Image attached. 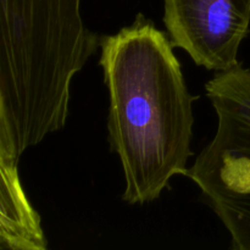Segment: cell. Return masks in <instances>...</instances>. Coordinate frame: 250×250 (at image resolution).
Wrapping results in <instances>:
<instances>
[{
  "mask_svg": "<svg viewBox=\"0 0 250 250\" xmlns=\"http://www.w3.org/2000/svg\"><path fill=\"white\" fill-rule=\"evenodd\" d=\"M164 23L173 46L198 66L224 72L238 65L250 24V0H164Z\"/></svg>",
  "mask_w": 250,
  "mask_h": 250,
  "instance_id": "3",
  "label": "cell"
},
{
  "mask_svg": "<svg viewBox=\"0 0 250 250\" xmlns=\"http://www.w3.org/2000/svg\"><path fill=\"white\" fill-rule=\"evenodd\" d=\"M0 250H49L46 244H38L33 242L20 239L0 238Z\"/></svg>",
  "mask_w": 250,
  "mask_h": 250,
  "instance_id": "5",
  "label": "cell"
},
{
  "mask_svg": "<svg viewBox=\"0 0 250 250\" xmlns=\"http://www.w3.org/2000/svg\"><path fill=\"white\" fill-rule=\"evenodd\" d=\"M205 90L217 129L186 176L227 229L232 249L250 250V70L238 63L216 72Z\"/></svg>",
  "mask_w": 250,
  "mask_h": 250,
  "instance_id": "2",
  "label": "cell"
},
{
  "mask_svg": "<svg viewBox=\"0 0 250 250\" xmlns=\"http://www.w3.org/2000/svg\"><path fill=\"white\" fill-rule=\"evenodd\" d=\"M0 238L20 239L38 244H46L41 227V219L31 207L22 189L17 167L0 166Z\"/></svg>",
  "mask_w": 250,
  "mask_h": 250,
  "instance_id": "4",
  "label": "cell"
},
{
  "mask_svg": "<svg viewBox=\"0 0 250 250\" xmlns=\"http://www.w3.org/2000/svg\"><path fill=\"white\" fill-rule=\"evenodd\" d=\"M100 65L109 90L107 131L125 176L122 199H158L192 156L193 97L173 44L139 14L119 33L104 36Z\"/></svg>",
  "mask_w": 250,
  "mask_h": 250,
  "instance_id": "1",
  "label": "cell"
}]
</instances>
